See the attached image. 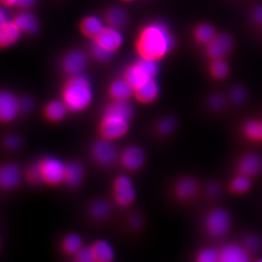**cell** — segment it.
I'll list each match as a JSON object with an SVG mask.
<instances>
[{
  "label": "cell",
  "mask_w": 262,
  "mask_h": 262,
  "mask_svg": "<svg viewBox=\"0 0 262 262\" xmlns=\"http://www.w3.org/2000/svg\"><path fill=\"white\" fill-rule=\"evenodd\" d=\"M173 45V37L167 27L163 23H152L139 35L137 50L141 58L157 61L171 50Z\"/></svg>",
  "instance_id": "cell-1"
},
{
  "label": "cell",
  "mask_w": 262,
  "mask_h": 262,
  "mask_svg": "<svg viewBox=\"0 0 262 262\" xmlns=\"http://www.w3.org/2000/svg\"><path fill=\"white\" fill-rule=\"evenodd\" d=\"M134 108L127 100H115L107 107L100 125V131L105 139L114 140L124 136L128 131L129 121Z\"/></svg>",
  "instance_id": "cell-2"
},
{
  "label": "cell",
  "mask_w": 262,
  "mask_h": 262,
  "mask_svg": "<svg viewBox=\"0 0 262 262\" xmlns=\"http://www.w3.org/2000/svg\"><path fill=\"white\" fill-rule=\"evenodd\" d=\"M62 96L70 112H82L87 109L93 100L91 83L82 75L72 77L64 86Z\"/></svg>",
  "instance_id": "cell-3"
},
{
  "label": "cell",
  "mask_w": 262,
  "mask_h": 262,
  "mask_svg": "<svg viewBox=\"0 0 262 262\" xmlns=\"http://www.w3.org/2000/svg\"><path fill=\"white\" fill-rule=\"evenodd\" d=\"M204 227L210 237L223 238L232 230L233 217L226 208H213L205 215Z\"/></svg>",
  "instance_id": "cell-4"
},
{
  "label": "cell",
  "mask_w": 262,
  "mask_h": 262,
  "mask_svg": "<svg viewBox=\"0 0 262 262\" xmlns=\"http://www.w3.org/2000/svg\"><path fill=\"white\" fill-rule=\"evenodd\" d=\"M159 67L156 60L144 59L129 67L125 74V79L137 89L146 82L155 79L158 73Z\"/></svg>",
  "instance_id": "cell-5"
},
{
  "label": "cell",
  "mask_w": 262,
  "mask_h": 262,
  "mask_svg": "<svg viewBox=\"0 0 262 262\" xmlns=\"http://www.w3.org/2000/svg\"><path fill=\"white\" fill-rule=\"evenodd\" d=\"M237 173L246 176L251 179L262 174V156L257 152H246L238 157L235 165Z\"/></svg>",
  "instance_id": "cell-6"
},
{
  "label": "cell",
  "mask_w": 262,
  "mask_h": 262,
  "mask_svg": "<svg viewBox=\"0 0 262 262\" xmlns=\"http://www.w3.org/2000/svg\"><path fill=\"white\" fill-rule=\"evenodd\" d=\"M42 181L49 184H58L64 180L66 165L55 157H46L39 161Z\"/></svg>",
  "instance_id": "cell-7"
},
{
  "label": "cell",
  "mask_w": 262,
  "mask_h": 262,
  "mask_svg": "<svg viewBox=\"0 0 262 262\" xmlns=\"http://www.w3.org/2000/svg\"><path fill=\"white\" fill-rule=\"evenodd\" d=\"M92 153L95 160L104 166H111L118 158V152L116 146L111 139L105 138L94 143L92 148Z\"/></svg>",
  "instance_id": "cell-8"
},
{
  "label": "cell",
  "mask_w": 262,
  "mask_h": 262,
  "mask_svg": "<svg viewBox=\"0 0 262 262\" xmlns=\"http://www.w3.org/2000/svg\"><path fill=\"white\" fill-rule=\"evenodd\" d=\"M115 199L119 205L127 206L131 205L136 198V190L131 178L121 175L115 181Z\"/></svg>",
  "instance_id": "cell-9"
},
{
  "label": "cell",
  "mask_w": 262,
  "mask_h": 262,
  "mask_svg": "<svg viewBox=\"0 0 262 262\" xmlns=\"http://www.w3.org/2000/svg\"><path fill=\"white\" fill-rule=\"evenodd\" d=\"M219 249L220 262H248L251 255L241 243H227Z\"/></svg>",
  "instance_id": "cell-10"
},
{
  "label": "cell",
  "mask_w": 262,
  "mask_h": 262,
  "mask_svg": "<svg viewBox=\"0 0 262 262\" xmlns=\"http://www.w3.org/2000/svg\"><path fill=\"white\" fill-rule=\"evenodd\" d=\"M94 39V42H96L97 45L110 53H112V55L121 47L123 42V37L121 32H119L117 28L112 27L104 28L101 33Z\"/></svg>",
  "instance_id": "cell-11"
},
{
  "label": "cell",
  "mask_w": 262,
  "mask_h": 262,
  "mask_svg": "<svg viewBox=\"0 0 262 262\" xmlns=\"http://www.w3.org/2000/svg\"><path fill=\"white\" fill-rule=\"evenodd\" d=\"M20 112V99L10 92H3L0 95V118L3 121H13Z\"/></svg>",
  "instance_id": "cell-12"
},
{
  "label": "cell",
  "mask_w": 262,
  "mask_h": 262,
  "mask_svg": "<svg viewBox=\"0 0 262 262\" xmlns=\"http://www.w3.org/2000/svg\"><path fill=\"white\" fill-rule=\"evenodd\" d=\"M233 46V39L227 33H221L208 42V55L214 59H223Z\"/></svg>",
  "instance_id": "cell-13"
},
{
  "label": "cell",
  "mask_w": 262,
  "mask_h": 262,
  "mask_svg": "<svg viewBox=\"0 0 262 262\" xmlns=\"http://www.w3.org/2000/svg\"><path fill=\"white\" fill-rule=\"evenodd\" d=\"M240 134L251 144H262V119L250 118L243 121Z\"/></svg>",
  "instance_id": "cell-14"
},
{
  "label": "cell",
  "mask_w": 262,
  "mask_h": 262,
  "mask_svg": "<svg viewBox=\"0 0 262 262\" xmlns=\"http://www.w3.org/2000/svg\"><path fill=\"white\" fill-rule=\"evenodd\" d=\"M200 191L198 181L190 177L181 178L175 187V193L179 200L188 201L195 198Z\"/></svg>",
  "instance_id": "cell-15"
},
{
  "label": "cell",
  "mask_w": 262,
  "mask_h": 262,
  "mask_svg": "<svg viewBox=\"0 0 262 262\" xmlns=\"http://www.w3.org/2000/svg\"><path fill=\"white\" fill-rule=\"evenodd\" d=\"M87 66V57L82 52L74 51L66 56L63 61V68L67 74L72 77L82 75Z\"/></svg>",
  "instance_id": "cell-16"
},
{
  "label": "cell",
  "mask_w": 262,
  "mask_h": 262,
  "mask_svg": "<svg viewBox=\"0 0 262 262\" xmlns=\"http://www.w3.org/2000/svg\"><path fill=\"white\" fill-rule=\"evenodd\" d=\"M145 161L144 151L136 146H130L121 155V163L129 171H136L141 168Z\"/></svg>",
  "instance_id": "cell-17"
},
{
  "label": "cell",
  "mask_w": 262,
  "mask_h": 262,
  "mask_svg": "<svg viewBox=\"0 0 262 262\" xmlns=\"http://www.w3.org/2000/svg\"><path fill=\"white\" fill-rule=\"evenodd\" d=\"M253 187V179L242 174L236 173L227 184V191L230 195L244 196L250 193Z\"/></svg>",
  "instance_id": "cell-18"
},
{
  "label": "cell",
  "mask_w": 262,
  "mask_h": 262,
  "mask_svg": "<svg viewBox=\"0 0 262 262\" xmlns=\"http://www.w3.org/2000/svg\"><path fill=\"white\" fill-rule=\"evenodd\" d=\"M21 173L20 169L13 164H7L0 171V184L3 188L11 189L20 183Z\"/></svg>",
  "instance_id": "cell-19"
},
{
  "label": "cell",
  "mask_w": 262,
  "mask_h": 262,
  "mask_svg": "<svg viewBox=\"0 0 262 262\" xmlns=\"http://www.w3.org/2000/svg\"><path fill=\"white\" fill-rule=\"evenodd\" d=\"M20 28H18L15 21L8 20L0 24V45L2 47H8L15 43L20 36Z\"/></svg>",
  "instance_id": "cell-20"
},
{
  "label": "cell",
  "mask_w": 262,
  "mask_h": 262,
  "mask_svg": "<svg viewBox=\"0 0 262 262\" xmlns=\"http://www.w3.org/2000/svg\"><path fill=\"white\" fill-rule=\"evenodd\" d=\"M135 89L126 79L116 80L110 88V94L115 100H128Z\"/></svg>",
  "instance_id": "cell-21"
},
{
  "label": "cell",
  "mask_w": 262,
  "mask_h": 262,
  "mask_svg": "<svg viewBox=\"0 0 262 262\" xmlns=\"http://www.w3.org/2000/svg\"><path fill=\"white\" fill-rule=\"evenodd\" d=\"M159 92V85L155 79L150 80L135 89V94L138 99L145 104L154 101L158 97Z\"/></svg>",
  "instance_id": "cell-22"
},
{
  "label": "cell",
  "mask_w": 262,
  "mask_h": 262,
  "mask_svg": "<svg viewBox=\"0 0 262 262\" xmlns=\"http://www.w3.org/2000/svg\"><path fill=\"white\" fill-rule=\"evenodd\" d=\"M83 178V169L77 162H71L66 166L64 182L70 187H77L79 185Z\"/></svg>",
  "instance_id": "cell-23"
},
{
  "label": "cell",
  "mask_w": 262,
  "mask_h": 262,
  "mask_svg": "<svg viewBox=\"0 0 262 262\" xmlns=\"http://www.w3.org/2000/svg\"><path fill=\"white\" fill-rule=\"evenodd\" d=\"M67 111H69V110L63 100L62 101L53 100V101L50 102L45 108V114H46V117L51 121H61L66 117Z\"/></svg>",
  "instance_id": "cell-24"
},
{
  "label": "cell",
  "mask_w": 262,
  "mask_h": 262,
  "mask_svg": "<svg viewBox=\"0 0 262 262\" xmlns=\"http://www.w3.org/2000/svg\"><path fill=\"white\" fill-rule=\"evenodd\" d=\"M96 261L110 262L114 260L115 252L112 245L106 241H98L93 245Z\"/></svg>",
  "instance_id": "cell-25"
},
{
  "label": "cell",
  "mask_w": 262,
  "mask_h": 262,
  "mask_svg": "<svg viewBox=\"0 0 262 262\" xmlns=\"http://www.w3.org/2000/svg\"><path fill=\"white\" fill-rule=\"evenodd\" d=\"M81 29L88 37L95 38L101 33L104 27L99 18L97 16H89L82 20Z\"/></svg>",
  "instance_id": "cell-26"
},
{
  "label": "cell",
  "mask_w": 262,
  "mask_h": 262,
  "mask_svg": "<svg viewBox=\"0 0 262 262\" xmlns=\"http://www.w3.org/2000/svg\"><path fill=\"white\" fill-rule=\"evenodd\" d=\"M14 21L21 32L33 33L38 28V23L36 18L30 13H20L15 18Z\"/></svg>",
  "instance_id": "cell-27"
},
{
  "label": "cell",
  "mask_w": 262,
  "mask_h": 262,
  "mask_svg": "<svg viewBox=\"0 0 262 262\" xmlns=\"http://www.w3.org/2000/svg\"><path fill=\"white\" fill-rule=\"evenodd\" d=\"M243 246L250 253V255H256L262 250V237L257 233H250L243 237Z\"/></svg>",
  "instance_id": "cell-28"
},
{
  "label": "cell",
  "mask_w": 262,
  "mask_h": 262,
  "mask_svg": "<svg viewBox=\"0 0 262 262\" xmlns=\"http://www.w3.org/2000/svg\"><path fill=\"white\" fill-rule=\"evenodd\" d=\"M106 21L110 27L121 28L126 23V13L120 8H112L107 12Z\"/></svg>",
  "instance_id": "cell-29"
},
{
  "label": "cell",
  "mask_w": 262,
  "mask_h": 262,
  "mask_svg": "<svg viewBox=\"0 0 262 262\" xmlns=\"http://www.w3.org/2000/svg\"><path fill=\"white\" fill-rule=\"evenodd\" d=\"M228 99L222 94H213L207 100L208 108L212 113H222L225 111Z\"/></svg>",
  "instance_id": "cell-30"
},
{
  "label": "cell",
  "mask_w": 262,
  "mask_h": 262,
  "mask_svg": "<svg viewBox=\"0 0 262 262\" xmlns=\"http://www.w3.org/2000/svg\"><path fill=\"white\" fill-rule=\"evenodd\" d=\"M63 249L70 255H76L82 248V240L77 234H69L63 240Z\"/></svg>",
  "instance_id": "cell-31"
},
{
  "label": "cell",
  "mask_w": 262,
  "mask_h": 262,
  "mask_svg": "<svg viewBox=\"0 0 262 262\" xmlns=\"http://www.w3.org/2000/svg\"><path fill=\"white\" fill-rule=\"evenodd\" d=\"M196 260L198 262H220L219 249L214 247L201 249L196 255Z\"/></svg>",
  "instance_id": "cell-32"
},
{
  "label": "cell",
  "mask_w": 262,
  "mask_h": 262,
  "mask_svg": "<svg viewBox=\"0 0 262 262\" xmlns=\"http://www.w3.org/2000/svg\"><path fill=\"white\" fill-rule=\"evenodd\" d=\"M248 92L243 86H235L229 93V100L232 104L237 106H241L247 101Z\"/></svg>",
  "instance_id": "cell-33"
},
{
  "label": "cell",
  "mask_w": 262,
  "mask_h": 262,
  "mask_svg": "<svg viewBox=\"0 0 262 262\" xmlns=\"http://www.w3.org/2000/svg\"><path fill=\"white\" fill-rule=\"evenodd\" d=\"M210 72L215 79L222 80L227 77L229 72V67L228 63L223 59H215L212 64Z\"/></svg>",
  "instance_id": "cell-34"
},
{
  "label": "cell",
  "mask_w": 262,
  "mask_h": 262,
  "mask_svg": "<svg viewBox=\"0 0 262 262\" xmlns=\"http://www.w3.org/2000/svg\"><path fill=\"white\" fill-rule=\"evenodd\" d=\"M91 215L96 219L102 220L107 217L110 213L109 204L104 201H99L94 202L90 208Z\"/></svg>",
  "instance_id": "cell-35"
},
{
  "label": "cell",
  "mask_w": 262,
  "mask_h": 262,
  "mask_svg": "<svg viewBox=\"0 0 262 262\" xmlns=\"http://www.w3.org/2000/svg\"><path fill=\"white\" fill-rule=\"evenodd\" d=\"M196 37L202 42H210L215 37V31L207 24L201 25L196 30Z\"/></svg>",
  "instance_id": "cell-36"
},
{
  "label": "cell",
  "mask_w": 262,
  "mask_h": 262,
  "mask_svg": "<svg viewBox=\"0 0 262 262\" xmlns=\"http://www.w3.org/2000/svg\"><path fill=\"white\" fill-rule=\"evenodd\" d=\"M223 186L218 181H210L205 187V193L210 200H216L223 193Z\"/></svg>",
  "instance_id": "cell-37"
},
{
  "label": "cell",
  "mask_w": 262,
  "mask_h": 262,
  "mask_svg": "<svg viewBox=\"0 0 262 262\" xmlns=\"http://www.w3.org/2000/svg\"><path fill=\"white\" fill-rule=\"evenodd\" d=\"M177 122L175 119L171 117H165L158 124V131L163 135H169L175 131Z\"/></svg>",
  "instance_id": "cell-38"
},
{
  "label": "cell",
  "mask_w": 262,
  "mask_h": 262,
  "mask_svg": "<svg viewBox=\"0 0 262 262\" xmlns=\"http://www.w3.org/2000/svg\"><path fill=\"white\" fill-rule=\"evenodd\" d=\"M76 260L78 262H94L96 258L94 255V249L92 247H82L75 255Z\"/></svg>",
  "instance_id": "cell-39"
},
{
  "label": "cell",
  "mask_w": 262,
  "mask_h": 262,
  "mask_svg": "<svg viewBox=\"0 0 262 262\" xmlns=\"http://www.w3.org/2000/svg\"><path fill=\"white\" fill-rule=\"evenodd\" d=\"M28 178L32 183H37L42 182V171L40 168L39 162H37L28 169Z\"/></svg>",
  "instance_id": "cell-40"
},
{
  "label": "cell",
  "mask_w": 262,
  "mask_h": 262,
  "mask_svg": "<svg viewBox=\"0 0 262 262\" xmlns=\"http://www.w3.org/2000/svg\"><path fill=\"white\" fill-rule=\"evenodd\" d=\"M92 53L94 57L96 58L99 60L101 61H104L109 59L110 58L112 57V54L110 53L109 51L104 50L103 48L100 47L99 45H97L96 42H94L92 45Z\"/></svg>",
  "instance_id": "cell-41"
},
{
  "label": "cell",
  "mask_w": 262,
  "mask_h": 262,
  "mask_svg": "<svg viewBox=\"0 0 262 262\" xmlns=\"http://www.w3.org/2000/svg\"><path fill=\"white\" fill-rule=\"evenodd\" d=\"M34 107V103L32 101V99L24 97L23 99H20V112L23 113H30L33 110Z\"/></svg>",
  "instance_id": "cell-42"
},
{
  "label": "cell",
  "mask_w": 262,
  "mask_h": 262,
  "mask_svg": "<svg viewBox=\"0 0 262 262\" xmlns=\"http://www.w3.org/2000/svg\"><path fill=\"white\" fill-rule=\"evenodd\" d=\"M5 145L10 149H16V148H20V139L14 135L7 137V139H5Z\"/></svg>",
  "instance_id": "cell-43"
},
{
  "label": "cell",
  "mask_w": 262,
  "mask_h": 262,
  "mask_svg": "<svg viewBox=\"0 0 262 262\" xmlns=\"http://www.w3.org/2000/svg\"><path fill=\"white\" fill-rule=\"evenodd\" d=\"M130 223L134 228H139L142 224L141 218L139 217L138 215H132L130 217Z\"/></svg>",
  "instance_id": "cell-44"
},
{
  "label": "cell",
  "mask_w": 262,
  "mask_h": 262,
  "mask_svg": "<svg viewBox=\"0 0 262 262\" xmlns=\"http://www.w3.org/2000/svg\"><path fill=\"white\" fill-rule=\"evenodd\" d=\"M35 0H18L17 5L20 7L28 8L34 5Z\"/></svg>",
  "instance_id": "cell-45"
},
{
  "label": "cell",
  "mask_w": 262,
  "mask_h": 262,
  "mask_svg": "<svg viewBox=\"0 0 262 262\" xmlns=\"http://www.w3.org/2000/svg\"><path fill=\"white\" fill-rule=\"evenodd\" d=\"M254 17L255 20H257L258 23L262 24V5L256 8L254 12Z\"/></svg>",
  "instance_id": "cell-46"
},
{
  "label": "cell",
  "mask_w": 262,
  "mask_h": 262,
  "mask_svg": "<svg viewBox=\"0 0 262 262\" xmlns=\"http://www.w3.org/2000/svg\"><path fill=\"white\" fill-rule=\"evenodd\" d=\"M8 15L5 12V10L4 9L1 10L0 11V24H3V23H6L8 21Z\"/></svg>",
  "instance_id": "cell-47"
},
{
  "label": "cell",
  "mask_w": 262,
  "mask_h": 262,
  "mask_svg": "<svg viewBox=\"0 0 262 262\" xmlns=\"http://www.w3.org/2000/svg\"><path fill=\"white\" fill-rule=\"evenodd\" d=\"M3 5H6V6H14V5H17L18 0H1Z\"/></svg>",
  "instance_id": "cell-48"
},
{
  "label": "cell",
  "mask_w": 262,
  "mask_h": 262,
  "mask_svg": "<svg viewBox=\"0 0 262 262\" xmlns=\"http://www.w3.org/2000/svg\"><path fill=\"white\" fill-rule=\"evenodd\" d=\"M126 1H129V0H126Z\"/></svg>",
  "instance_id": "cell-49"
}]
</instances>
